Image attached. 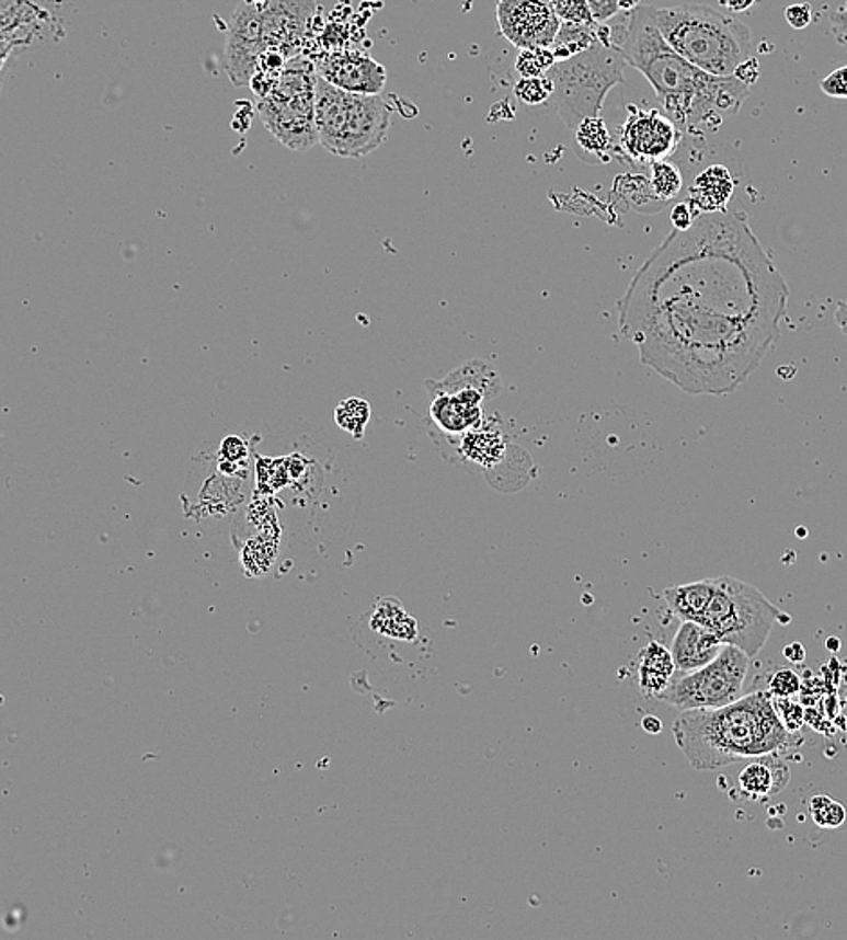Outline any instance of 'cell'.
I'll list each match as a JSON object with an SVG mask.
<instances>
[{
	"mask_svg": "<svg viewBox=\"0 0 847 940\" xmlns=\"http://www.w3.org/2000/svg\"><path fill=\"white\" fill-rule=\"evenodd\" d=\"M317 64L308 58H289L272 93L259 99L257 113L267 133L284 147L306 152L319 144L314 119Z\"/></svg>",
	"mask_w": 847,
	"mask_h": 940,
	"instance_id": "9c48e42d",
	"label": "cell"
},
{
	"mask_svg": "<svg viewBox=\"0 0 847 940\" xmlns=\"http://www.w3.org/2000/svg\"><path fill=\"white\" fill-rule=\"evenodd\" d=\"M785 656L786 658H790L791 662H802L804 661V656H806V651H804L802 644L796 642V644L785 647Z\"/></svg>",
	"mask_w": 847,
	"mask_h": 940,
	"instance_id": "60d3db41",
	"label": "cell"
},
{
	"mask_svg": "<svg viewBox=\"0 0 847 940\" xmlns=\"http://www.w3.org/2000/svg\"><path fill=\"white\" fill-rule=\"evenodd\" d=\"M790 781V769L774 755L759 756L741 770L740 787L749 798H768L785 789Z\"/></svg>",
	"mask_w": 847,
	"mask_h": 940,
	"instance_id": "ffe728a7",
	"label": "cell"
},
{
	"mask_svg": "<svg viewBox=\"0 0 847 940\" xmlns=\"http://www.w3.org/2000/svg\"><path fill=\"white\" fill-rule=\"evenodd\" d=\"M370 420V405L362 398H347L334 409V422L340 429L359 439L367 429Z\"/></svg>",
	"mask_w": 847,
	"mask_h": 940,
	"instance_id": "484cf974",
	"label": "cell"
},
{
	"mask_svg": "<svg viewBox=\"0 0 847 940\" xmlns=\"http://www.w3.org/2000/svg\"><path fill=\"white\" fill-rule=\"evenodd\" d=\"M734 194V180L729 169L723 165H710L694 180L688 192V205L694 213H723Z\"/></svg>",
	"mask_w": 847,
	"mask_h": 940,
	"instance_id": "d6986e66",
	"label": "cell"
},
{
	"mask_svg": "<svg viewBox=\"0 0 847 940\" xmlns=\"http://www.w3.org/2000/svg\"><path fill=\"white\" fill-rule=\"evenodd\" d=\"M314 64L320 78L347 93L381 94L386 88L387 69L367 53H329Z\"/></svg>",
	"mask_w": 847,
	"mask_h": 940,
	"instance_id": "2e32d148",
	"label": "cell"
},
{
	"mask_svg": "<svg viewBox=\"0 0 847 940\" xmlns=\"http://www.w3.org/2000/svg\"><path fill=\"white\" fill-rule=\"evenodd\" d=\"M673 734L696 770L774 755L790 744V731L777 713L770 691L752 692L723 708L682 711Z\"/></svg>",
	"mask_w": 847,
	"mask_h": 940,
	"instance_id": "3957f363",
	"label": "cell"
},
{
	"mask_svg": "<svg viewBox=\"0 0 847 940\" xmlns=\"http://www.w3.org/2000/svg\"><path fill=\"white\" fill-rule=\"evenodd\" d=\"M759 0H719V4L724 5L732 13H745V11H748Z\"/></svg>",
	"mask_w": 847,
	"mask_h": 940,
	"instance_id": "f35d334b",
	"label": "cell"
},
{
	"mask_svg": "<svg viewBox=\"0 0 847 940\" xmlns=\"http://www.w3.org/2000/svg\"><path fill=\"white\" fill-rule=\"evenodd\" d=\"M617 2L621 13H631L638 5H642V0H617Z\"/></svg>",
	"mask_w": 847,
	"mask_h": 940,
	"instance_id": "7bdbcfd3",
	"label": "cell"
},
{
	"mask_svg": "<svg viewBox=\"0 0 847 940\" xmlns=\"http://www.w3.org/2000/svg\"><path fill=\"white\" fill-rule=\"evenodd\" d=\"M626 64L620 49L604 44L554 64L548 72L553 82L550 104L568 130L600 116L607 94L626 82Z\"/></svg>",
	"mask_w": 847,
	"mask_h": 940,
	"instance_id": "52a82bcc",
	"label": "cell"
},
{
	"mask_svg": "<svg viewBox=\"0 0 847 940\" xmlns=\"http://www.w3.org/2000/svg\"><path fill=\"white\" fill-rule=\"evenodd\" d=\"M553 94V82L548 74L545 77L520 78L515 83V96L524 105H540L550 102Z\"/></svg>",
	"mask_w": 847,
	"mask_h": 940,
	"instance_id": "f1b7e54d",
	"label": "cell"
},
{
	"mask_svg": "<svg viewBox=\"0 0 847 940\" xmlns=\"http://www.w3.org/2000/svg\"><path fill=\"white\" fill-rule=\"evenodd\" d=\"M723 646V642L719 641L707 626L696 620H682L671 647L676 672L693 673L701 669L714 661Z\"/></svg>",
	"mask_w": 847,
	"mask_h": 940,
	"instance_id": "e0dca14e",
	"label": "cell"
},
{
	"mask_svg": "<svg viewBox=\"0 0 847 940\" xmlns=\"http://www.w3.org/2000/svg\"><path fill=\"white\" fill-rule=\"evenodd\" d=\"M835 322H837L844 335H847V302H838L837 311H835Z\"/></svg>",
	"mask_w": 847,
	"mask_h": 940,
	"instance_id": "b9f144b4",
	"label": "cell"
},
{
	"mask_svg": "<svg viewBox=\"0 0 847 940\" xmlns=\"http://www.w3.org/2000/svg\"><path fill=\"white\" fill-rule=\"evenodd\" d=\"M812 816L822 828H837L846 822V809L829 795L816 794L812 800Z\"/></svg>",
	"mask_w": 847,
	"mask_h": 940,
	"instance_id": "f546056e",
	"label": "cell"
},
{
	"mask_svg": "<svg viewBox=\"0 0 847 940\" xmlns=\"http://www.w3.org/2000/svg\"><path fill=\"white\" fill-rule=\"evenodd\" d=\"M264 51L262 8L252 0H241L230 15L225 44V66L236 88H250Z\"/></svg>",
	"mask_w": 847,
	"mask_h": 940,
	"instance_id": "7c38bea8",
	"label": "cell"
},
{
	"mask_svg": "<svg viewBox=\"0 0 847 940\" xmlns=\"http://www.w3.org/2000/svg\"><path fill=\"white\" fill-rule=\"evenodd\" d=\"M676 666L673 653L660 642H649L638 653V684L648 697L660 698L673 683Z\"/></svg>",
	"mask_w": 847,
	"mask_h": 940,
	"instance_id": "44dd1931",
	"label": "cell"
},
{
	"mask_svg": "<svg viewBox=\"0 0 847 940\" xmlns=\"http://www.w3.org/2000/svg\"><path fill=\"white\" fill-rule=\"evenodd\" d=\"M759 62H757V58L752 57L741 64L740 68L735 69L734 72V77L740 78L741 82H745L746 85H752V83L757 82V80H759Z\"/></svg>",
	"mask_w": 847,
	"mask_h": 940,
	"instance_id": "74e56055",
	"label": "cell"
},
{
	"mask_svg": "<svg viewBox=\"0 0 847 940\" xmlns=\"http://www.w3.org/2000/svg\"><path fill=\"white\" fill-rule=\"evenodd\" d=\"M432 397L426 431L448 458L457 442L484 422L483 405L503 389L499 372L484 360H470L443 380H428Z\"/></svg>",
	"mask_w": 847,
	"mask_h": 940,
	"instance_id": "8992f818",
	"label": "cell"
},
{
	"mask_svg": "<svg viewBox=\"0 0 847 940\" xmlns=\"http://www.w3.org/2000/svg\"><path fill=\"white\" fill-rule=\"evenodd\" d=\"M822 93L829 99L847 100V66L829 72L821 82Z\"/></svg>",
	"mask_w": 847,
	"mask_h": 940,
	"instance_id": "d6a6232c",
	"label": "cell"
},
{
	"mask_svg": "<svg viewBox=\"0 0 847 940\" xmlns=\"http://www.w3.org/2000/svg\"><path fill=\"white\" fill-rule=\"evenodd\" d=\"M248 455V445L241 436H228L221 444V458L227 463H241Z\"/></svg>",
	"mask_w": 847,
	"mask_h": 940,
	"instance_id": "836d02e7",
	"label": "cell"
},
{
	"mask_svg": "<svg viewBox=\"0 0 847 940\" xmlns=\"http://www.w3.org/2000/svg\"><path fill=\"white\" fill-rule=\"evenodd\" d=\"M640 723H642V729L645 733L660 734L663 731L662 720L657 719V717H652V714L643 717L642 722Z\"/></svg>",
	"mask_w": 847,
	"mask_h": 940,
	"instance_id": "ab89813d",
	"label": "cell"
},
{
	"mask_svg": "<svg viewBox=\"0 0 847 940\" xmlns=\"http://www.w3.org/2000/svg\"><path fill=\"white\" fill-rule=\"evenodd\" d=\"M314 119L319 144L331 154L359 160L380 149L392 124V107L381 94H355L317 80Z\"/></svg>",
	"mask_w": 847,
	"mask_h": 940,
	"instance_id": "5b68a950",
	"label": "cell"
},
{
	"mask_svg": "<svg viewBox=\"0 0 847 940\" xmlns=\"http://www.w3.org/2000/svg\"><path fill=\"white\" fill-rule=\"evenodd\" d=\"M649 15L679 57L709 74L734 77L735 69L749 58L748 27L710 5H649Z\"/></svg>",
	"mask_w": 847,
	"mask_h": 940,
	"instance_id": "277c9868",
	"label": "cell"
},
{
	"mask_svg": "<svg viewBox=\"0 0 847 940\" xmlns=\"http://www.w3.org/2000/svg\"><path fill=\"white\" fill-rule=\"evenodd\" d=\"M832 24L837 27L838 32H844L847 35V11L833 16Z\"/></svg>",
	"mask_w": 847,
	"mask_h": 940,
	"instance_id": "ee69618b",
	"label": "cell"
},
{
	"mask_svg": "<svg viewBox=\"0 0 847 940\" xmlns=\"http://www.w3.org/2000/svg\"><path fill=\"white\" fill-rule=\"evenodd\" d=\"M790 289L743 213L696 217L649 255L618 302L640 360L688 394L734 393L781 336Z\"/></svg>",
	"mask_w": 847,
	"mask_h": 940,
	"instance_id": "6da1fadb",
	"label": "cell"
},
{
	"mask_svg": "<svg viewBox=\"0 0 847 940\" xmlns=\"http://www.w3.org/2000/svg\"><path fill=\"white\" fill-rule=\"evenodd\" d=\"M573 133H575L576 154L591 165L609 163L618 154L615 150L617 145L613 144L611 133L600 116L584 119Z\"/></svg>",
	"mask_w": 847,
	"mask_h": 940,
	"instance_id": "7402d4cb",
	"label": "cell"
},
{
	"mask_svg": "<svg viewBox=\"0 0 847 940\" xmlns=\"http://www.w3.org/2000/svg\"><path fill=\"white\" fill-rule=\"evenodd\" d=\"M252 2H253V4L261 5V8H262V5H266L267 2H270V0H252Z\"/></svg>",
	"mask_w": 847,
	"mask_h": 940,
	"instance_id": "f6af8a7d",
	"label": "cell"
},
{
	"mask_svg": "<svg viewBox=\"0 0 847 940\" xmlns=\"http://www.w3.org/2000/svg\"><path fill=\"white\" fill-rule=\"evenodd\" d=\"M370 626L380 635H389L400 641H412L417 635L416 620L409 617L403 606L396 599H384L378 603L370 619Z\"/></svg>",
	"mask_w": 847,
	"mask_h": 940,
	"instance_id": "d4e9b609",
	"label": "cell"
},
{
	"mask_svg": "<svg viewBox=\"0 0 847 940\" xmlns=\"http://www.w3.org/2000/svg\"><path fill=\"white\" fill-rule=\"evenodd\" d=\"M651 186L660 202H673L682 194L684 174L673 161H656L651 165Z\"/></svg>",
	"mask_w": 847,
	"mask_h": 940,
	"instance_id": "4316f807",
	"label": "cell"
},
{
	"mask_svg": "<svg viewBox=\"0 0 847 940\" xmlns=\"http://www.w3.org/2000/svg\"><path fill=\"white\" fill-rule=\"evenodd\" d=\"M317 10V0H270L262 5L266 49L281 53L288 60L300 55L313 27Z\"/></svg>",
	"mask_w": 847,
	"mask_h": 940,
	"instance_id": "9a60e30c",
	"label": "cell"
},
{
	"mask_svg": "<svg viewBox=\"0 0 847 940\" xmlns=\"http://www.w3.org/2000/svg\"><path fill=\"white\" fill-rule=\"evenodd\" d=\"M768 691L777 698H790L801 691V678L791 669H779L768 684Z\"/></svg>",
	"mask_w": 847,
	"mask_h": 940,
	"instance_id": "1f68e13d",
	"label": "cell"
},
{
	"mask_svg": "<svg viewBox=\"0 0 847 940\" xmlns=\"http://www.w3.org/2000/svg\"><path fill=\"white\" fill-rule=\"evenodd\" d=\"M551 5L562 22H573V24H593L596 22L587 0H551Z\"/></svg>",
	"mask_w": 847,
	"mask_h": 940,
	"instance_id": "4dcf8cb0",
	"label": "cell"
},
{
	"mask_svg": "<svg viewBox=\"0 0 847 940\" xmlns=\"http://www.w3.org/2000/svg\"><path fill=\"white\" fill-rule=\"evenodd\" d=\"M2 32V58L10 49L47 46L64 36L62 19L46 10L35 0H11L5 2L0 15Z\"/></svg>",
	"mask_w": 847,
	"mask_h": 940,
	"instance_id": "5bb4252c",
	"label": "cell"
},
{
	"mask_svg": "<svg viewBox=\"0 0 847 940\" xmlns=\"http://www.w3.org/2000/svg\"><path fill=\"white\" fill-rule=\"evenodd\" d=\"M749 658L752 656L740 647L724 644L721 653L707 666L685 673L684 677L673 678L667 691L657 700L679 711L729 706L743 697Z\"/></svg>",
	"mask_w": 847,
	"mask_h": 940,
	"instance_id": "30bf717a",
	"label": "cell"
},
{
	"mask_svg": "<svg viewBox=\"0 0 847 940\" xmlns=\"http://www.w3.org/2000/svg\"><path fill=\"white\" fill-rule=\"evenodd\" d=\"M623 129L620 133V154L634 165L651 167L667 160L678 149L684 130L656 108L629 107Z\"/></svg>",
	"mask_w": 847,
	"mask_h": 940,
	"instance_id": "8fae6325",
	"label": "cell"
},
{
	"mask_svg": "<svg viewBox=\"0 0 847 940\" xmlns=\"http://www.w3.org/2000/svg\"><path fill=\"white\" fill-rule=\"evenodd\" d=\"M781 611L766 599L760 589L740 578L714 577V594L699 622L707 626L719 641L740 647L755 656L765 647Z\"/></svg>",
	"mask_w": 847,
	"mask_h": 940,
	"instance_id": "ba28073f",
	"label": "cell"
},
{
	"mask_svg": "<svg viewBox=\"0 0 847 940\" xmlns=\"http://www.w3.org/2000/svg\"><path fill=\"white\" fill-rule=\"evenodd\" d=\"M613 44L626 62L648 78L657 102L682 130H716L748 99L749 85L735 77H714L679 57L649 15V5L613 26Z\"/></svg>",
	"mask_w": 847,
	"mask_h": 940,
	"instance_id": "7a4b0ae2",
	"label": "cell"
},
{
	"mask_svg": "<svg viewBox=\"0 0 847 940\" xmlns=\"http://www.w3.org/2000/svg\"><path fill=\"white\" fill-rule=\"evenodd\" d=\"M508 442L504 438L501 431L490 429V427H478L465 434L453 452L448 455L447 460L453 461L456 466L465 463V469H479L489 472L501 466L508 450Z\"/></svg>",
	"mask_w": 847,
	"mask_h": 940,
	"instance_id": "ac0fdd59",
	"label": "cell"
},
{
	"mask_svg": "<svg viewBox=\"0 0 847 940\" xmlns=\"http://www.w3.org/2000/svg\"><path fill=\"white\" fill-rule=\"evenodd\" d=\"M812 5L808 4V2L790 5L785 11L786 22L793 30H804V27L810 26L812 24Z\"/></svg>",
	"mask_w": 847,
	"mask_h": 940,
	"instance_id": "e575fe53",
	"label": "cell"
},
{
	"mask_svg": "<svg viewBox=\"0 0 847 940\" xmlns=\"http://www.w3.org/2000/svg\"><path fill=\"white\" fill-rule=\"evenodd\" d=\"M557 64L551 47H539V49H520L515 71L520 78L545 77Z\"/></svg>",
	"mask_w": 847,
	"mask_h": 940,
	"instance_id": "83f0119b",
	"label": "cell"
},
{
	"mask_svg": "<svg viewBox=\"0 0 847 940\" xmlns=\"http://www.w3.org/2000/svg\"><path fill=\"white\" fill-rule=\"evenodd\" d=\"M495 16L501 33L519 49L551 47L562 26L551 0H499Z\"/></svg>",
	"mask_w": 847,
	"mask_h": 940,
	"instance_id": "4fadbf2b",
	"label": "cell"
},
{
	"mask_svg": "<svg viewBox=\"0 0 847 940\" xmlns=\"http://www.w3.org/2000/svg\"><path fill=\"white\" fill-rule=\"evenodd\" d=\"M698 214L694 213V208L687 203H679L671 210V222L674 230H688L696 221Z\"/></svg>",
	"mask_w": 847,
	"mask_h": 940,
	"instance_id": "8d00e7d4",
	"label": "cell"
},
{
	"mask_svg": "<svg viewBox=\"0 0 847 940\" xmlns=\"http://www.w3.org/2000/svg\"><path fill=\"white\" fill-rule=\"evenodd\" d=\"M714 594V577L701 578L694 583L679 584L665 589V603L679 620L699 622L710 597Z\"/></svg>",
	"mask_w": 847,
	"mask_h": 940,
	"instance_id": "603a6c76",
	"label": "cell"
},
{
	"mask_svg": "<svg viewBox=\"0 0 847 940\" xmlns=\"http://www.w3.org/2000/svg\"><path fill=\"white\" fill-rule=\"evenodd\" d=\"M591 13L596 22H607L621 13L617 0H587Z\"/></svg>",
	"mask_w": 847,
	"mask_h": 940,
	"instance_id": "d590c367",
	"label": "cell"
},
{
	"mask_svg": "<svg viewBox=\"0 0 847 940\" xmlns=\"http://www.w3.org/2000/svg\"><path fill=\"white\" fill-rule=\"evenodd\" d=\"M598 24L600 22H593V24L562 22V26H560L559 33L554 36L553 44H551V51H553L557 62L568 60V58L575 57L579 53L587 51L591 47L602 44L600 35H598Z\"/></svg>",
	"mask_w": 847,
	"mask_h": 940,
	"instance_id": "cb8c5ba5",
	"label": "cell"
}]
</instances>
